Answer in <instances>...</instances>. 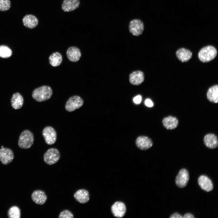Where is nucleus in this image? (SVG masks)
<instances>
[{"label":"nucleus","instance_id":"11","mask_svg":"<svg viewBox=\"0 0 218 218\" xmlns=\"http://www.w3.org/2000/svg\"><path fill=\"white\" fill-rule=\"evenodd\" d=\"M135 144L140 150H146L152 146L153 142L150 138L147 136H140L137 138Z\"/></svg>","mask_w":218,"mask_h":218},{"label":"nucleus","instance_id":"17","mask_svg":"<svg viewBox=\"0 0 218 218\" xmlns=\"http://www.w3.org/2000/svg\"><path fill=\"white\" fill-rule=\"evenodd\" d=\"M74 197L77 201L82 204L87 203L90 198L89 192L85 189L77 190L74 194Z\"/></svg>","mask_w":218,"mask_h":218},{"label":"nucleus","instance_id":"22","mask_svg":"<svg viewBox=\"0 0 218 218\" xmlns=\"http://www.w3.org/2000/svg\"><path fill=\"white\" fill-rule=\"evenodd\" d=\"M11 102L12 106L14 109H18L22 106L24 103V99L19 93H16L12 95Z\"/></svg>","mask_w":218,"mask_h":218},{"label":"nucleus","instance_id":"15","mask_svg":"<svg viewBox=\"0 0 218 218\" xmlns=\"http://www.w3.org/2000/svg\"><path fill=\"white\" fill-rule=\"evenodd\" d=\"M162 123L165 128L167 130H172L177 127L179 121L176 117L170 115L164 117L162 120Z\"/></svg>","mask_w":218,"mask_h":218},{"label":"nucleus","instance_id":"5","mask_svg":"<svg viewBox=\"0 0 218 218\" xmlns=\"http://www.w3.org/2000/svg\"><path fill=\"white\" fill-rule=\"evenodd\" d=\"M83 104V100L80 96L74 95L68 99L65 107L68 111L72 112L81 107Z\"/></svg>","mask_w":218,"mask_h":218},{"label":"nucleus","instance_id":"1","mask_svg":"<svg viewBox=\"0 0 218 218\" xmlns=\"http://www.w3.org/2000/svg\"><path fill=\"white\" fill-rule=\"evenodd\" d=\"M52 93V90L50 87L44 85L34 90L32 96L36 101L41 102L49 99L51 97Z\"/></svg>","mask_w":218,"mask_h":218},{"label":"nucleus","instance_id":"2","mask_svg":"<svg viewBox=\"0 0 218 218\" xmlns=\"http://www.w3.org/2000/svg\"><path fill=\"white\" fill-rule=\"evenodd\" d=\"M217 54V50L215 47L211 46H207L200 50L198 53V58L202 62H208L214 59Z\"/></svg>","mask_w":218,"mask_h":218},{"label":"nucleus","instance_id":"20","mask_svg":"<svg viewBox=\"0 0 218 218\" xmlns=\"http://www.w3.org/2000/svg\"><path fill=\"white\" fill-rule=\"evenodd\" d=\"M66 54L68 59L73 62L78 61L81 56L80 49L75 47H71L68 48Z\"/></svg>","mask_w":218,"mask_h":218},{"label":"nucleus","instance_id":"18","mask_svg":"<svg viewBox=\"0 0 218 218\" xmlns=\"http://www.w3.org/2000/svg\"><path fill=\"white\" fill-rule=\"evenodd\" d=\"M22 21L23 25L30 29L35 28L38 23L37 18L35 15L31 14L25 15L23 18Z\"/></svg>","mask_w":218,"mask_h":218},{"label":"nucleus","instance_id":"16","mask_svg":"<svg viewBox=\"0 0 218 218\" xmlns=\"http://www.w3.org/2000/svg\"><path fill=\"white\" fill-rule=\"evenodd\" d=\"M32 200L36 204L42 205L46 202L47 197L45 193L41 190L34 191L31 195Z\"/></svg>","mask_w":218,"mask_h":218},{"label":"nucleus","instance_id":"26","mask_svg":"<svg viewBox=\"0 0 218 218\" xmlns=\"http://www.w3.org/2000/svg\"><path fill=\"white\" fill-rule=\"evenodd\" d=\"M12 54L11 50L8 47L5 45L0 46V57L7 58L10 57Z\"/></svg>","mask_w":218,"mask_h":218},{"label":"nucleus","instance_id":"7","mask_svg":"<svg viewBox=\"0 0 218 218\" xmlns=\"http://www.w3.org/2000/svg\"><path fill=\"white\" fill-rule=\"evenodd\" d=\"M42 134L47 144L51 145L56 142L57 133L54 129L52 127H45L43 130Z\"/></svg>","mask_w":218,"mask_h":218},{"label":"nucleus","instance_id":"19","mask_svg":"<svg viewBox=\"0 0 218 218\" xmlns=\"http://www.w3.org/2000/svg\"><path fill=\"white\" fill-rule=\"evenodd\" d=\"M80 4L79 0H64L61 8L64 11L70 12L78 8Z\"/></svg>","mask_w":218,"mask_h":218},{"label":"nucleus","instance_id":"12","mask_svg":"<svg viewBox=\"0 0 218 218\" xmlns=\"http://www.w3.org/2000/svg\"><path fill=\"white\" fill-rule=\"evenodd\" d=\"M203 141L205 146L208 148L214 149L218 147V137L214 134L208 133L206 134L203 137Z\"/></svg>","mask_w":218,"mask_h":218},{"label":"nucleus","instance_id":"4","mask_svg":"<svg viewBox=\"0 0 218 218\" xmlns=\"http://www.w3.org/2000/svg\"><path fill=\"white\" fill-rule=\"evenodd\" d=\"M60 158L59 151L54 148L49 149L44 154L43 156L44 162L48 165L55 164L58 161Z\"/></svg>","mask_w":218,"mask_h":218},{"label":"nucleus","instance_id":"6","mask_svg":"<svg viewBox=\"0 0 218 218\" xmlns=\"http://www.w3.org/2000/svg\"><path fill=\"white\" fill-rule=\"evenodd\" d=\"M129 30L133 35L138 36L143 33L144 26L143 21L139 19H134L130 22Z\"/></svg>","mask_w":218,"mask_h":218},{"label":"nucleus","instance_id":"21","mask_svg":"<svg viewBox=\"0 0 218 218\" xmlns=\"http://www.w3.org/2000/svg\"><path fill=\"white\" fill-rule=\"evenodd\" d=\"M178 59L182 62L188 61L192 57V53L190 50L184 48H181L176 52Z\"/></svg>","mask_w":218,"mask_h":218},{"label":"nucleus","instance_id":"3","mask_svg":"<svg viewBox=\"0 0 218 218\" xmlns=\"http://www.w3.org/2000/svg\"><path fill=\"white\" fill-rule=\"evenodd\" d=\"M34 141L33 134L28 130L22 132L19 137L18 145L22 149H28L31 147Z\"/></svg>","mask_w":218,"mask_h":218},{"label":"nucleus","instance_id":"32","mask_svg":"<svg viewBox=\"0 0 218 218\" xmlns=\"http://www.w3.org/2000/svg\"><path fill=\"white\" fill-rule=\"evenodd\" d=\"M183 218H194L195 217L192 214L188 213L186 214L183 216Z\"/></svg>","mask_w":218,"mask_h":218},{"label":"nucleus","instance_id":"24","mask_svg":"<svg viewBox=\"0 0 218 218\" xmlns=\"http://www.w3.org/2000/svg\"><path fill=\"white\" fill-rule=\"evenodd\" d=\"M49 60L50 64L52 66L56 67L59 66L61 63L62 57L59 53L55 52L49 56Z\"/></svg>","mask_w":218,"mask_h":218},{"label":"nucleus","instance_id":"33","mask_svg":"<svg viewBox=\"0 0 218 218\" xmlns=\"http://www.w3.org/2000/svg\"><path fill=\"white\" fill-rule=\"evenodd\" d=\"M3 146H2L1 148H3Z\"/></svg>","mask_w":218,"mask_h":218},{"label":"nucleus","instance_id":"14","mask_svg":"<svg viewBox=\"0 0 218 218\" xmlns=\"http://www.w3.org/2000/svg\"><path fill=\"white\" fill-rule=\"evenodd\" d=\"M198 181L199 185L203 190L208 192L213 190V183L210 179L206 176L201 175L199 177Z\"/></svg>","mask_w":218,"mask_h":218},{"label":"nucleus","instance_id":"25","mask_svg":"<svg viewBox=\"0 0 218 218\" xmlns=\"http://www.w3.org/2000/svg\"><path fill=\"white\" fill-rule=\"evenodd\" d=\"M7 214L9 218H19L21 216L20 209L17 206H12L8 210Z\"/></svg>","mask_w":218,"mask_h":218},{"label":"nucleus","instance_id":"8","mask_svg":"<svg viewBox=\"0 0 218 218\" xmlns=\"http://www.w3.org/2000/svg\"><path fill=\"white\" fill-rule=\"evenodd\" d=\"M189 179V174L185 169H182L179 171L175 180L176 185L181 188L184 187L187 185Z\"/></svg>","mask_w":218,"mask_h":218},{"label":"nucleus","instance_id":"28","mask_svg":"<svg viewBox=\"0 0 218 218\" xmlns=\"http://www.w3.org/2000/svg\"><path fill=\"white\" fill-rule=\"evenodd\" d=\"M58 218H73L74 215L73 213L68 210H64L60 213Z\"/></svg>","mask_w":218,"mask_h":218},{"label":"nucleus","instance_id":"10","mask_svg":"<svg viewBox=\"0 0 218 218\" xmlns=\"http://www.w3.org/2000/svg\"><path fill=\"white\" fill-rule=\"evenodd\" d=\"M14 154L12 151L7 148L0 149V161L4 165H7L13 160Z\"/></svg>","mask_w":218,"mask_h":218},{"label":"nucleus","instance_id":"9","mask_svg":"<svg viewBox=\"0 0 218 218\" xmlns=\"http://www.w3.org/2000/svg\"><path fill=\"white\" fill-rule=\"evenodd\" d=\"M111 212L113 215L117 218H122L125 214L126 208L124 203L121 201L115 202L111 207Z\"/></svg>","mask_w":218,"mask_h":218},{"label":"nucleus","instance_id":"23","mask_svg":"<svg viewBox=\"0 0 218 218\" xmlns=\"http://www.w3.org/2000/svg\"><path fill=\"white\" fill-rule=\"evenodd\" d=\"M207 97L210 102L217 103L218 102V86L215 85L210 87L207 93Z\"/></svg>","mask_w":218,"mask_h":218},{"label":"nucleus","instance_id":"27","mask_svg":"<svg viewBox=\"0 0 218 218\" xmlns=\"http://www.w3.org/2000/svg\"><path fill=\"white\" fill-rule=\"evenodd\" d=\"M11 3L10 0H0V11H6L10 8Z\"/></svg>","mask_w":218,"mask_h":218},{"label":"nucleus","instance_id":"29","mask_svg":"<svg viewBox=\"0 0 218 218\" xmlns=\"http://www.w3.org/2000/svg\"><path fill=\"white\" fill-rule=\"evenodd\" d=\"M141 100L142 97L141 96L138 95L135 97L133 98V100L135 103L136 104H139L141 102Z\"/></svg>","mask_w":218,"mask_h":218},{"label":"nucleus","instance_id":"30","mask_svg":"<svg viewBox=\"0 0 218 218\" xmlns=\"http://www.w3.org/2000/svg\"><path fill=\"white\" fill-rule=\"evenodd\" d=\"M145 105L149 107H152L154 105L153 102L150 99H147L145 101Z\"/></svg>","mask_w":218,"mask_h":218},{"label":"nucleus","instance_id":"31","mask_svg":"<svg viewBox=\"0 0 218 218\" xmlns=\"http://www.w3.org/2000/svg\"><path fill=\"white\" fill-rule=\"evenodd\" d=\"M170 218H182V216L177 213H175L172 214L170 217Z\"/></svg>","mask_w":218,"mask_h":218},{"label":"nucleus","instance_id":"13","mask_svg":"<svg viewBox=\"0 0 218 218\" xmlns=\"http://www.w3.org/2000/svg\"><path fill=\"white\" fill-rule=\"evenodd\" d=\"M130 83L134 85H139L141 84L144 80V73L140 71H136L132 72L129 75Z\"/></svg>","mask_w":218,"mask_h":218}]
</instances>
